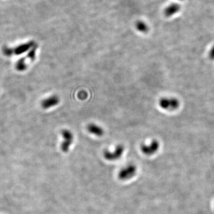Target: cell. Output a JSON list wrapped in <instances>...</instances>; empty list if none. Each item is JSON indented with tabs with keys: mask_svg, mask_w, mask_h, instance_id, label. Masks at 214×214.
Returning <instances> with one entry per match:
<instances>
[{
	"mask_svg": "<svg viewBox=\"0 0 214 214\" xmlns=\"http://www.w3.org/2000/svg\"><path fill=\"white\" fill-rule=\"evenodd\" d=\"M87 130L91 134L98 137L103 136L104 134V130L102 127L95 123H90L87 126Z\"/></svg>",
	"mask_w": 214,
	"mask_h": 214,
	"instance_id": "8",
	"label": "cell"
},
{
	"mask_svg": "<svg viewBox=\"0 0 214 214\" xmlns=\"http://www.w3.org/2000/svg\"><path fill=\"white\" fill-rule=\"evenodd\" d=\"M137 172L136 166L130 164L123 167L118 172V177L121 180H127L133 178Z\"/></svg>",
	"mask_w": 214,
	"mask_h": 214,
	"instance_id": "1",
	"label": "cell"
},
{
	"mask_svg": "<svg viewBox=\"0 0 214 214\" xmlns=\"http://www.w3.org/2000/svg\"><path fill=\"white\" fill-rule=\"evenodd\" d=\"M179 101L174 98H162L159 101L160 107L165 110L173 111L179 107Z\"/></svg>",
	"mask_w": 214,
	"mask_h": 214,
	"instance_id": "4",
	"label": "cell"
},
{
	"mask_svg": "<svg viewBox=\"0 0 214 214\" xmlns=\"http://www.w3.org/2000/svg\"><path fill=\"white\" fill-rule=\"evenodd\" d=\"M180 1H184V0H180Z\"/></svg>",
	"mask_w": 214,
	"mask_h": 214,
	"instance_id": "11",
	"label": "cell"
},
{
	"mask_svg": "<svg viewBox=\"0 0 214 214\" xmlns=\"http://www.w3.org/2000/svg\"><path fill=\"white\" fill-rule=\"evenodd\" d=\"M61 135L63 138V141L61 143L60 148L63 152L67 153L70 149V146L73 142V134L68 129H63L61 131Z\"/></svg>",
	"mask_w": 214,
	"mask_h": 214,
	"instance_id": "2",
	"label": "cell"
},
{
	"mask_svg": "<svg viewBox=\"0 0 214 214\" xmlns=\"http://www.w3.org/2000/svg\"><path fill=\"white\" fill-rule=\"evenodd\" d=\"M124 152V146L122 145H118L115 147V149L111 151L109 150H105L103 153V155L105 160L113 161L117 160L121 157Z\"/></svg>",
	"mask_w": 214,
	"mask_h": 214,
	"instance_id": "3",
	"label": "cell"
},
{
	"mask_svg": "<svg viewBox=\"0 0 214 214\" xmlns=\"http://www.w3.org/2000/svg\"><path fill=\"white\" fill-rule=\"evenodd\" d=\"M60 99L57 95H52L44 99L41 102V106L44 109H48L57 105L60 103Z\"/></svg>",
	"mask_w": 214,
	"mask_h": 214,
	"instance_id": "6",
	"label": "cell"
},
{
	"mask_svg": "<svg viewBox=\"0 0 214 214\" xmlns=\"http://www.w3.org/2000/svg\"><path fill=\"white\" fill-rule=\"evenodd\" d=\"M209 58L211 60H214V45L212 46L211 50L209 51Z\"/></svg>",
	"mask_w": 214,
	"mask_h": 214,
	"instance_id": "10",
	"label": "cell"
},
{
	"mask_svg": "<svg viewBox=\"0 0 214 214\" xmlns=\"http://www.w3.org/2000/svg\"><path fill=\"white\" fill-rule=\"evenodd\" d=\"M160 147L159 142L156 140H152L149 145H142L140 149L142 152L146 155H152L156 153Z\"/></svg>",
	"mask_w": 214,
	"mask_h": 214,
	"instance_id": "5",
	"label": "cell"
},
{
	"mask_svg": "<svg viewBox=\"0 0 214 214\" xmlns=\"http://www.w3.org/2000/svg\"><path fill=\"white\" fill-rule=\"evenodd\" d=\"M181 10V6L178 3H171L165 7L164 13L166 17H170L178 13Z\"/></svg>",
	"mask_w": 214,
	"mask_h": 214,
	"instance_id": "7",
	"label": "cell"
},
{
	"mask_svg": "<svg viewBox=\"0 0 214 214\" xmlns=\"http://www.w3.org/2000/svg\"><path fill=\"white\" fill-rule=\"evenodd\" d=\"M135 26H136V29L139 32H140L145 34V33H147L149 31L148 25L144 21H142V20L138 21L136 23Z\"/></svg>",
	"mask_w": 214,
	"mask_h": 214,
	"instance_id": "9",
	"label": "cell"
}]
</instances>
